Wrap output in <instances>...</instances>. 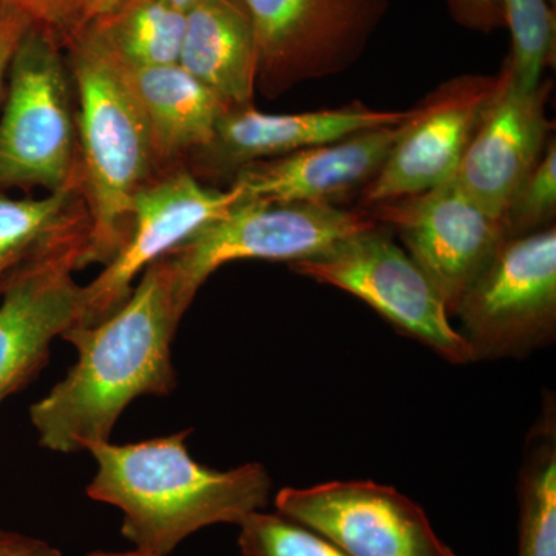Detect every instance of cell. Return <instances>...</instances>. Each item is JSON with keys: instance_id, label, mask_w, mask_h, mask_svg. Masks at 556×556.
<instances>
[{"instance_id": "obj_1", "label": "cell", "mask_w": 556, "mask_h": 556, "mask_svg": "<svg viewBox=\"0 0 556 556\" xmlns=\"http://www.w3.org/2000/svg\"><path fill=\"white\" fill-rule=\"evenodd\" d=\"M185 313L166 260L160 258L141 274L130 298L112 316L65 332L61 339L76 348L78 361L30 407L40 447L89 452L110 441L135 399L174 393L178 379L172 343Z\"/></svg>"}, {"instance_id": "obj_2", "label": "cell", "mask_w": 556, "mask_h": 556, "mask_svg": "<svg viewBox=\"0 0 556 556\" xmlns=\"http://www.w3.org/2000/svg\"><path fill=\"white\" fill-rule=\"evenodd\" d=\"M189 437L185 430L135 444L102 442L89 450L98 471L87 495L123 511L121 532L139 551L167 556L204 527L239 526L268 507L273 481L265 466L208 468L190 455Z\"/></svg>"}, {"instance_id": "obj_3", "label": "cell", "mask_w": 556, "mask_h": 556, "mask_svg": "<svg viewBox=\"0 0 556 556\" xmlns=\"http://www.w3.org/2000/svg\"><path fill=\"white\" fill-rule=\"evenodd\" d=\"M79 98L83 182L89 236L79 269L108 265L129 232L131 204L155 160L146 121L123 67L89 30L68 40Z\"/></svg>"}, {"instance_id": "obj_4", "label": "cell", "mask_w": 556, "mask_h": 556, "mask_svg": "<svg viewBox=\"0 0 556 556\" xmlns=\"http://www.w3.org/2000/svg\"><path fill=\"white\" fill-rule=\"evenodd\" d=\"M367 212L328 203H274L241 199L222 217L164 255L175 295L189 309L215 270L240 260L300 262L376 228Z\"/></svg>"}, {"instance_id": "obj_5", "label": "cell", "mask_w": 556, "mask_h": 556, "mask_svg": "<svg viewBox=\"0 0 556 556\" xmlns=\"http://www.w3.org/2000/svg\"><path fill=\"white\" fill-rule=\"evenodd\" d=\"M60 42L33 25L9 72L0 118V186L43 188L79 185L67 70Z\"/></svg>"}, {"instance_id": "obj_6", "label": "cell", "mask_w": 556, "mask_h": 556, "mask_svg": "<svg viewBox=\"0 0 556 556\" xmlns=\"http://www.w3.org/2000/svg\"><path fill=\"white\" fill-rule=\"evenodd\" d=\"M471 361L525 358L556 338V230L504 241L455 314Z\"/></svg>"}, {"instance_id": "obj_7", "label": "cell", "mask_w": 556, "mask_h": 556, "mask_svg": "<svg viewBox=\"0 0 556 556\" xmlns=\"http://www.w3.org/2000/svg\"><path fill=\"white\" fill-rule=\"evenodd\" d=\"M289 268L350 292L450 364L473 362L470 348L452 327L447 306L430 278L379 225L317 257L291 263Z\"/></svg>"}, {"instance_id": "obj_8", "label": "cell", "mask_w": 556, "mask_h": 556, "mask_svg": "<svg viewBox=\"0 0 556 556\" xmlns=\"http://www.w3.org/2000/svg\"><path fill=\"white\" fill-rule=\"evenodd\" d=\"M89 218L28 260L0 295V405L25 390L50 361L53 340L79 324L73 278L87 247Z\"/></svg>"}, {"instance_id": "obj_9", "label": "cell", "mask_w": 556, "mask_h": 556, "mask_svg": "<svg viewBox=\"0 0 556 556\" xmlns=\"http://www.w3.org/2000/svg\"><path fill=\"white\" fill-rule=\"evenodd\" d=\"M368 215L396 230L409 257L444 300L450 317L508 239L503 219L486 214L456 178L375 204Z\"/></svg>"}, {"instance_id": "obj_10", "label": "cell", "mask_w": 556, "mask_h": 556, "mask_svg": "<svg viewBox=\"0 0 556 556\" xmlns=\"http://www.w3.org/2000/svg\"><path fill=\"white\" fill-rule=\"evenodd\" d=\"M257 49L258 76L280 86L353 64L388 0H241Z\"/></svg>"}, {"instance_id": "obj_11", "label": "cell", "mask_w": 556, "mask_h": 556, "mask_svg": "<svg viewBox=\"0 0 556 556\" xmlns=\"http://www.w3.org/2000/svg\"><path fill=\"white\" fill-rule=\"evenodd\" d=\"M276 508L348 556H456L419 504L378 482L285 486L277 493Z\"/></svg>"}, {"instance_id": "obj_12", "label": "cell", "mask_w": 556, "mask_h": 556, "mask_svg": "<svg viewBox=\"0 0 556 556\" xmlns=\"http://www.w3.org/2000/svg\"><path fill=\"white\" fill-rule=\"evenodd\" d=\"M241 199L243 190L239 186L228 190L204 188L186 172L142 186L131 204L129 232L123 247L100 276L80 288L76 327H90L112 316L130 298L135 280L150 265Z\"/></svg>"}, {"instance_id": "obj_13", "label": "cell", "mask_w": 556, "mask_h": 556, "mask_svg": "<svg viewBox=\"0 0 556 556\" xmlns=\"http://www.w3.org/2000/svg\"><path fill=\"white\" fill-rule=\"evenodd\" d=\"M504 79V68L497 76H464L428 97L365 188V203L415 195L455 178Z\"/></svg>"}, {"instance_id": "obj_14", "label": "cell", "mask_w": 556, "mask_h": 556, "mask_svg": "<svg viewBox=\"0 0 556 556\" xmlns=\"http://www.w3.org/2000/svg\"><path fill=\"white\" fill-rule=\"evenodd\" d=\"M468 146L456 181L486 214L506 217L519 186L540 163L548 141V84L522 91L508 75ZM506 225V223H504Z\"/></svg>"}, {"instance_id": "obj_15", "label": "cell", "mask_w": 556, "mask_h": 556, "mask_svg": "<svg viewBox=\"0 0 556 556\" xmlns=\"http://www.w3.org/2000/svg\"><path fill=\"white\" fill-rule=\"evenodd\" d=\"M357 131L339 141L244 164L232 185L244 199L274 203H328L367 186L415 118Z\"/></svg>"}, {"instance_id": "obj_16", "label": "cell", "mask_w": 556, "mask_h": 556, "mask_svg": "<svg viewBox=\"0 0 556 556\" xmlns=\"http://www.w3.org/2000/svg\"><path fill=\"white\" fill-rule=\"evenodd\" d=\"M409 112H380L351 105L338 110L269 115L249 108L229 109L219 121L217 137L211 148L228 163H254L262 159H277L300 150L316 148L357 134L404 123Z\"/></svg>"}, {"instance_id": "obj_17", "label": "cell", "mask_w": 556, "mask_h": 556, "mask_svg": "<svg viewBox=\"0 0 556 556\" xmlns=\"http://www.w3.org/2000/svg\"><path fill=\"white\" fill-rule=\"evenodd\" d=\"M178 64L229 109L251 105L258 78L257 49L241 0H201L186 13Z\"/></svg>"}, {"instance_id": "obj_18", "label": "cell", "mask_w": 556, "mask_h": 556, "mask_svg": "<svg viewBox=\"0 0 556 556\" xmlns=\"http://www.w3.org/2000/svg\"><path fill=\"white\" fill-rule=\"evenodd\" d=\"M121 67L148 126L155 159L211 148L219 121L229 110L217 93L179 64Z\"/></svg>"}, {"instance_id": "obj_19", "label": "cell", "mask_w": 556, "mask_h": 556, "mask_svg": "<svg viewBox=\"0 0 556 556\" xmlns=\"http://www.w3.org/2000/svg\"><path fill=\"white\" fill-rule=\"evenodd\" d=\"M84 28H89L124 67H161L178 64L186 13L166 0H126Z\"/></svg>"}, {"instance_id": "obj_20", "label": "cell", "mask_w": 556, "mask_h": 556, "mask_svg": "<svg viewBox=\"0 0 556 556\" xmlns=\"http://www.w3.org/2000/svg\"><path fill=\"white\" fill-rule=\"evenodd\" d=\"M555 408V397L546 396L527 434L518 481V556H556Z\"/></svg>"}, {"instance_id": "obj_21", "label": "cell", "mask_w": 556, "mask_h": 556, "mask_svg": "<svg viewBox=\"0 0 556 556\" xmlns=\"http://www.w3.org/2000/svg\"><path fill=\"white\" fill-rule=\"evenodd\" d=\"M78 186L49 192L43 199L0 195V295L28 260L65 230L89 218L83 211H75Z\"/></svg>"}, {"instance_id": "obj_22", "label": "cell", "mask_w": 556, "mask_h": 556, "mask_svg": "<svg viewBox=\"0 0 556 556\" xmlns=\"http://www.w3.org/2000/svg\"><path fill=\"white\" fill-rule=\"evenodd\" d=\"M504 25L511 36L506 67L517 89L535 91L554 60L555 11L551 0H501Z\"/></svg>"}, {"instance_id": "obj_23", "label": "cell", "mask_w": 556, "mask_h": 556, "mask_svg": "<svg viewBox=\"0 0 556 556\" xmlns=\"http://www.w3.org/2000/svg\"><path fill=\"white\" fill-rule=\"evenodd\" d=\"M239 527L241 556H348L308 527L278 514L254 511Z\"/></svg>"}, {"instance_id": "obj_24", "label": "cell", "mask_w": 556, "mask_h": 556, "mask_svg": "<svg viewBox=\"0 0 556 556\" xmlns=\"http://www.w3.org/2000/svg\"><path fill=\"white\" fill-rule=\"evenodd\" d=\"M556 208V149L555 141H548L540 163L530 172L526 181L508 204L506 229L510 237L526 236L548 228Z\"/></svg>"}, {"instance_id": "obj_25", "label": "cell", "mask_w": 556, "mask_h": 556, "mask_svg": "<svg viewBox=\"0 0 556 556\" xmlns=\"http://www.w3.org/2000/svg\"><path fill=\"white\" fill-rule=\"evenodd\" d=\"M38 27L67 46L83 27L84 13L90 0H13Z\"/></svg>"}, {"instance_id": "obj_26", "label": "cell", "mask_w": 556, "mask_h": 556, "mask_svg": "<svg viewBox=\"0 0 556 556\" xmlns=\"http://www.w3.org/2000/svg\"><path fill=\"white\" fill-rule=\"evenodd\" d=\"M33 25L35 22L16 2L0 0V97L14 54Z\"/></svg>"}, {"instance_id": "obj_27", "label": "cell", "mask_w": 556, "mask_h": 556, "mask_svg": "<svg viewBox=\"0 0 556 556\" xmlns=\"http://www.w3.org/2000/svg\"><path fill=\"white\" fill-rule=\"evenodd\" d=\"M450 9L460 24L492 31L504 25L501 0H448Z\"/></svg>"}, {"instance_id": "obj_28", "label": "cell", "mask_w": 556, "mask_h": 556, "mask_svg": "<svg viewBox=\"0 0 556 556\" xmlns=\"http://www.w3.org/2000/svg\"><path fill=\"white\" fill-rule=\"evenodd\" d=\"M0 556H62L61 551L46 541L0 530Z\"/></svg>"}, {"instance_id": "obj_29", "label": "cell", "mask_w": 556, "mask_h": 556, "mask_svg": "<svg viewBox=\"0 0 556 556\" xmlns=\"http://www.w3.org/2000/svg\"><path fill=\"white\" fill-rule=\"evenodd\" d=\"M123 2H126V0H90L86 13H84L83 27H80V30L91 24V22L108 16L112 11L118 9Z\"/></svg>"}, {"instance_id": "obj_30", "label": "cell", "mask_w": 556, "mask_h": 556, "mask_svg": "<svg viewBox=\"0 0 556 556\" xmlns=\"http://www.w3.org/2000/svg\"><path fill=\"white\" fill-rule=\"evenodd\" d=\"M166 2L174 7V9L188 13L193 7L199 5L201 0H166Z\"/></svg>"}, {"instance_id": "obj_31", "label": "cell", "mask_w": 556, "mask_h": 556, "mask_svg": "<svg viewBox=\"0 0 556 556\" xmlns=\"http://www.w3.org/2000/svg\"><path fill=\"white\" fill-rule=\"evenodd\" d=\"M87 556H156L152 554H148V552H142L137 548L134 552H124V554H119V552H93V554Z\"/></svg>"}]
</instances>
